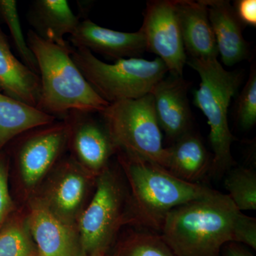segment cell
Here are the masks:
<instances>
[{
    "instance_id": "obj_1",
    "label": "cell",
    "mask_w": 256,
    "mask_h": 256,
    "mask_svg": "<svg viewBox=\"0 0 256 256\" xmlns=\"http://www.w3.org/2000/svg\"><path fill=\"white\" fill-rule=\"evenodd\" d=\"M242 214L228 195L215 191L173 208L161 236L174 256H220L226 244L236 242Z\"/></svg>"
},
{
    "instance_id": "obj_2",
    "label": "cell",
    "mask_w": 256,
    "mask_h": 256,
    "mask_svg": "<svg viewBox=\"0 0 256 256\" xmlns=\"http://www.w3.org/2000/svg\"><path fill=\"white\" fill-rule=\"evenodd\" d=\"M129 184L131 223L161 230L173 208L212 194L215 190L180 180L162 166L118 150Z\"/></svg>"
},
{
    "instance_id": "obj_3",
    "label": "cell",
    "mask_w": 256,
    "mask_h": 256,
    "mask_svg": "<svg viewBox=\"0 0 256 256\" xmlns=\"http://www.w3.org/2000/svg\"><path fill=\"white\" fill-rule=\"evenodd\" d=\"M36 58L41 92L36 108L56 118L69 111L102 112L109 106L80 72L72 58L73 48L45 41L32 30L26 37Z\"/></svg>"
},
{
    "instance_id": "obj_4",
    "label": "cell",
    "mask_w": 256,
    "mask_h": 256,
    "mask_svg": "<svg viewBox=\"0 0 256 256\" xmlns=\"http://www.w3.org/2000/svg\"><path fill=\"white\" fill-rule=\"evenodd\" d=\"M186 64L200 75V88L194 104L202 110L210 127V140L214 151L210 170L222 174L235 162L232 144L236 140L228 126V110L232 98L240 87L242 74L225 70L218 60L188 58Z\"/></svg>"
},
{
    "instance_id": "obj_5",
    "label": "cell",
    "mask_w": 256,
    "mask_h": 256,
    "mask_svg": "<svg viewBox=\"0 0 256 256\" xmlns=\"http://www.w3.org/2000/svg\"><path fill=\"white\" fill-rule=\"evenodd\" d=\"M72 58L92 88L109 104L139 98L166 76L168 69L160 58H124L107 64L84 48H73Z\"/></svg>"
},
{
    "instance_id": "obj_6",
    "label": "cell",
    "mask_w": 256,
    "mask_h": 256,
    "mask_svg": "<svg viewBox=\"0 0 256 256\" xmlns=\"http://www.w3.org/2000/svg\"><path fill=\"white\" fill-rule=\"evenodd\" d=\"M100 114L117 151L139 156L166 169L168 150L163 148L150 92L139 98L109 104Z\"/></svg>"
},
{
    "instance_id": "obj_7",
    "label": "cell",
    "mask_w": 256,
    "mask_h": 256,
    "mask_svg": "<svg viewBox=\"0 0 256 256\" xmlns=\"http://www.w3.org/2000/svg\"><path fill=\"white\" fill-rule=\"evenodd\" d=\"M96 180L95 193L77 224L87 256L105 254L121 226L131 222L129 193L118 175L108 166Z\"/></svg>"
},
{
    "instance_id": "obj_8",
    "label": "cell",
    "mask_w": 256,
    "mask_h": 256,
    "mask_svg": "<svg viewBox=\"0 0 256 256\" xmlns=\"http://www.w3.org/2000/svg\"><path fill=\"white\" fill-rule=\"evenodd\" d=\"M68 124L64 120L33 128L20 134L14 156L22 182L31 192L58 164L68 149Z\"/></svg>"
},
{
    "instance_id": "obj_9",
    "label": "cell",
    "mask_w": 256,
    "mask_h": 256,
    "mask_svg": "<svg viewBox=\"0 0 256 256\" xmlns=\"http://www.w3.org/2000/svg\"><path fill=\"white\" fill-rule=\"evenodd\" d=\"M140 30L146 38V50L158 56L170 74L183 76L188 57L174 0L148 1Z\"/></svg>"
},
{
    "instance_id": "obj_10",
    "label": "cell",
    "mask_w": 256,
    "mask_h": 256,
    "mask_svg": "<svg viewBox=\"0 0 256 256\" xmlns=\"http://www.w3.org/2000/svg\"><path fill=\"white\" fill-rule=\"evenodd\" d=\"M40 196L45 206L64 223L77 226L95 176L72 158L60 160Z\"/></svg>"
},
{
    "instance_id": "obj_11",
    "label": "cell",
    "mask_w": 256,
    "mask_h": 256,
    "mask_svg": "<svg viewBox=\"0 0 256 256\" xmlns=\"http://www.w3.org/2000/svg\"><path fill=\"white\" fill-rule=\"evenodd\" d=\"M92 112L74 110L63 118L70 130L68 148L80 166L97 176L108 168V162L117 149L105 124H100Z\"/></svg>"
},
{
    "instance_id": "obj_12",
    "label": "cell",
    "mask_w": 256,
    "mask_h": 256,
    "mask_svg": "<svg viewBox=\"0 0 256 256\" xmlns=\"http://www.w3.org/2000/svg\"><path fill=\"white\" fill-rule=\"evenodd\" d=\"M25 222L38 256H87L77 226L64 223L36 196L30 201Z\"/></svg>"
},
{
    "instance_id": "obj_13",
    "label": "cell",
    "mask_w": 256,
    "mask_h": 256,
    "mask_svg": "<svg viewBox=\"0 0 256 256\" xmlns=\"http://www.w3.org/2000/svg\"><path fill=\"white\" fill-rule=\"evenodd\" d=\"M74 48H84L116 60L139 58L146 50L142 30L136 32L116 31L102 28L92 20L80 21L70 36Z\"/></svg>"
},
{
    "instance_id": "obj_14",
    "label": "cell",
    "mask_w": 256,
    "mask_h": 256,
    "mask_svg": "<svg viewBox=\"0 0 256 256\" xmlns=\"http://www.w3.org/2000/svg\"><path fill=\"white\" fill-rule=\"evenodd\" d=\"M190 84L170 74L152 88L150 94L160 129L175 140L191 131L192 114L188 97Z\"/></svg>"
},
{
    "instance_id": "obj_15",
    "label": "cell",
    "mask_w": 256,
    "mask_h": 256,
    "mask_svg": "<svg viewBox=\"0 0 256 256\" xmlns=\"http://www.w3.org/2000/svg\"><path fill=\"white\" fill-rule=\"evenodd\" d=\"M184 46L190 58L218 60V48L203 0H174Z\"/></svg>"
},
{
    "instance_id": "obj_16",
    "label": "cell",
    "mask_w": 256,
    "mask_h": 256,
    "mask_svg": "<svg viewBox=\"0 0 256 256\" xmlns=\"http://www.w3.org/2000/svg\"><path fill=\"white\" fill-rule=\"evenodd\" d=\"M214 34L218 55L227 66H233L248 56L242 24L228 0H203Z\"/></svg>"
},
{
    "instance_id": "obj_17",
    "label": "cell",
    "mask_w": 256,
    "mask_h": 256,
    "mask_svg": "<svg viewBox=\"0 0 256 256\" xmlns=\"http://www.w3.org/2000/svg\"><path fill=\"white\" fill-rule=\"evenodd\" d=\"M31 30L45 41L68 46L66 35H72L80 23L66 0H34L26 14Z\"/></svg>"
},
{
    "instance_id": "obj_18",
    "label": "cell",
    "mask_w": 256,
    "mask_h": 256,
    "mask_svg": "<svg viewBox=\"0 0 256 256\" xmlns=\"http://www.w3.org/2000/svg\"><path fill=\"white\" fill-rule=\"evenodd\" d=\"M0 90L15 100L36 108L41 92L40 76L13 54L0 30Z\"/></svg>"
},
{
    "instance_id": "obj_19",
    "label": "cell",
    "mask_w": 256,
    "mask_h": 256,
    "mask_svg": "<svg viewBox=\"0 0 256 256\" xmlns=\"http://www.w3.org/2000/svg\"><path fill=\"white\" fill-rule=\"evenodd\" d=\"M168 150L166 170L180 180L196 183L210 170V154L201 139L191 131L176 140Z\"/></svg>"
},
{
    "instance_id": "obj_20",
    "label": "cell",
    "mask_w": 256,
    "mask_h": 256,
    "mask_svg": "<svg viewBox=\"0 0 256 256\" xmlns=\"http://www.w3.org/2000/svg\"><path fill=\"white\" fill-rule=\"evenodd\" d=\"M56 119L0 92V149L22 133L52 124Z\"/></svg>"
},
{
    "instance_id": "obj_21",
    "label": "cell",
    "mask_w": 256,
    "mask_h": 256,
    "mask_svg": "<svg viewBox=\"0 0 256 256\" xmlns=\"http://www.w3.org/2000/svg\"><path fill=\"white\" fill-rule=\"evenodd\" d=\"M224 186L239 210H256V173L254 170L242 166L229 170Z\"/></svg>"
},
{
    "instance_id": "obj_22",
    "label": "cell",
    "mask_w": 256,
    "mask_h": 256,
    "mask_svg": "<svg viewBox=\"0 0 256 256\" xmlns=\"http://www.w3.org/2000/svg\"><path fill=\"white\" fill-rule=\"evenodd\" d=\"M0 256H38L25 220L11 222L0 230Z\"/></svg>"
},
{
    "instance_id": "obj_23",
    "label": "cell",
    "mask_w": 256,
    "mask_h": 256,
    "mask_svg": "<svg viewBox=\"0 0 256 256\" xmlns=\"http://www.w3.org/2000/svg\"><path fill=\"white\" fill-rule=\"evenodd\" d=\"M0 15L9 28L12 40L22 62L30 70L38 75L36 58L24 36L15 0H0Z\"/></svg>"
},
{
    "instance_id": "obj_24",
    "label": "cell",
    "mask_w": 256,
    "mask_h": 256,
    "mask_svg": "<svg viewBox=\"0 0 256 256\" xmlns=\"http://www.w3.org/2000/svg\"><path fill=\"white\" fill-rule=\"evenodd\" d=\"M117 256H174L161 236L136 232L120 247Z\"/></svg>"
},
{
    "instance_id": "obj_25",
    "label": "cell",
    "mask_w": 256,
    "mask_h": 256,
    "mask_svg": "<svg viewBox=\"0 0 256 256\" xmlns=\"http://www.w3.org/2000/svg\"><path fill=\"white\" fill-rule=\"evenodd\" d=\"M236 116L239 124L245 130L250 129L256 124V70L252 65L248 80L238 99Z\"/></svg>"
},
{
    "instance_id": "obj_26",
    "label": "cell",
    "mask_w": 256,
    "mask_h": 256,
    "mask_svg": "<svg viewBox=\"0 0 256 256\" xmlns=\"http://www.w3.org/2000/svg\"><path fill=\"white\" fill-rule=\"evenodd\" d=\"M8 159L0 154V228L13 210V202L8 188Z\"/></svg>"
},
{
    "instance_id": "obj_27",
    "label": "cell",
    "mask_w": 256,
    "mask_h": 256,
    "mask_svg": "<svg viewBox=\"0 0 256 256\" xmlns=\"http://www.w3.org/2000/svg\"><path fill=\"white\" fill-rule=\"evenodd\" d=\"M236 242H242L256 249V220L242 214L236 233Z\"/></svg>"
},
{
    "instance_id": "obj_28",
    "label": "cell",
    "mask_w": 256,
    "mask_h": 256,
    "mask_svg": "<svg viewBox=\"0 0 256 256\" xmlns=\"http://www.w3.org/2000/svg\"><path fill=\"white\" fill-rule=\"evenodd\" d=\"M238 20L242 25L256 26V0H238L234 6Z\"/></svg>"
},
{
    "instance_id": "obj_29",
    "label": "cell",
    "mask_w": 256,
    "mask_h": 256,
    "mask_svg": "<svg viewBox=\"0 0 256 256\" xmlns=\"http://www.w3.org/2000/svg\"><path fill=\"white\" fill-rule=\"evenodd\" d=\"M222 249L224 256H254L250 252L242 248L237 242H228Z\"/></svg>"
},
{
    "instance_id": "obj_30",
    "label": "cell",
    "mask_w": 256,
    "mask_h": 256,
    "mask_svg": "<svg viewBox=\"0 0 256 256\" xmlns=\"http://www.w3.org/2000/svg\"><path fill=\"white\" fill-rule=\"evenodd\" d=\"M94 256H105V254H99Z\"/></svg>"
}]
</instances>
